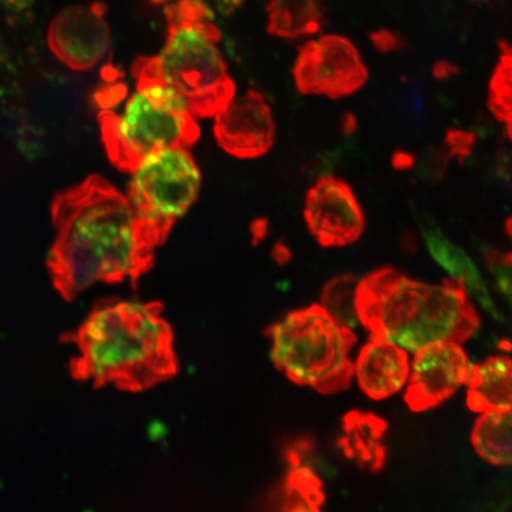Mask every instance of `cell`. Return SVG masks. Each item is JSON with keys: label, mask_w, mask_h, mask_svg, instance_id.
I'll return each instance as SVG.
<instances>
[{"label": "cell", "mask_w": 512, "mask_h": 512, "mask_svg": "<svg viewBox=\"0 0 512 512\" xmlns=\"http://www.w3.org/2000/svg\"><path fill=\"white\" fill-rule=\"evenodd\" d=\"M201 188V171L189 147H169L147 156L127 185L143 240L157 249L192 207Z\"/></svg>", "instance_id": "52a82bcc"}, {"label": "cell", "mask_w": 512, "mask_h": 512, "mask_svg": "<svg viewBox=\"0 0 512 512\" xmlns=\"http://www.w3.org/2000/svg\"><path fill=\"white\" fill-rule=\"evenodd\" d=\"M511 409L480 413L473 425L471 443L478 456L494 466H510Z\"/></svg>", "instance_id": "ac0fdd59"}, {"label": "cell", "mask_w": 512, "mask_h": 512, "mask_svg": "<svg viewBox=\"0 0 512 512\" xmlns=\"http://www.w3.org/2000/svg\"><path fill=\"white\" fill-rule=\"evenodd\" d=\"M415 157L412 153L396 151L392 158L393 168L399 171H408L415 166Z\"/></svg>", "instance_id": "83f0119b"}, {"label": "cell", "mask_w": 512, "mask_h": 512, "mask_svg": "<svg viewBox=\"0 0 512 512\" xmlns=\"http://www.w3.org/2000/svg\"><path fill=\"white\" fill-rule=\"evenodd\" d=\"M343 434L337 440L344 456L361 469L376 473L383 469L387 460L384 435L387 421L373 413L351 411L343 416Z\"/></svg>", "instance_id": "5bb4252c"}, {"label": "cell", "mask_w": 512, "mask_h": 512, "mask_svg": "<svg viewBox=\"0 0 512 512\" xmlns=\"http://www.w3.org/2000/svg\"><path fill=\"white\" fill-rule=\"evenodd\" d=\"M102 2L74 5L51 21L48 46L63 64L76 72H86L105 59L111 47V30Z\"/></svg>", "instance_id": "9c48e42d"}, {"label": "cell", "mask_w": 512, "mask_h": 512, "mask_svg": "<svg viewBox=\"0 0 512 512\" xmlns=\"http://www.w3.org/2000/svg\"><path fill=\"white\" fill-rule=\"evenodd\" d=\"M451 159L444 145L428 147L416 164V175L426 183L438 184L444 178Z\"/></svg>", "instance_id": "7402d4cb"}, {"label": "cell", "mask_w": 512, "mask_h": 512, "mask_svg": "<svg viewBox=\"0 0 512 512\" xmlns=\"http://www.w3.org/2000/svg\"><path fill=\"white\" fill-rule=\"evenodd\" d=\"M274 259L279 262L281 265L287 264L288 261L292 259V253L285 243L279 242L277 246H275L273 251Z\"/></svg>", "instance_id": "f546056e"}, {"label": "cell", "mask_w": 512, "mask_h": 512, "mask_svg": "<svg viewBox=\"0 0 512 512\" xmlns=\"http://www.w3.org/2000/svg\"><path fill=\"white\" fill-rule=\"evenodd\" d=\"M505 229H507L508 235L511 236V219H510V217L507 220V224H505Z\"/></svg>", "instance_id": "1f68e13d"}, {"label": "cell", "mask_w": 512, "mask_h": 512, "mask_svg": "<svg viewBox=\"0 0 512 512\" xmlns=\"http://www.w3.org/2000/svg\"><path fill=\"white\" fill-rule=\"evenodd\" d=\"M56 230L48 270L56 291L74 300L98 284H137L155 262L126 196L99 175L59 192L51 203Z\"/></svg>", "instance_id": "6da1fadb"}, {"label": "cell", "mask_w": 512, "mask_h": 512, "mask_svg": "<svg viewBox=\"0 0 512 512\" xmlns=\"http://www.w3.org/2000/svg\"><path fill=\"white\" fill-rule=\"evenodd\" d=\"M342 123L343 133L345 136H351V134H354L357 131V120L354 114H345Z\"/></svg>", "instance_id": "4dcf8cb0"}, {"label": "cell", "mask_w": 512, "mask_h": 512, "mask_svg": "<svg viewBox=\"0 0 512 512\" xmlns=\"http://www.w3.org/2000/svg\"><path fill=\"white\" fill-rule=\"evenodd\" d=\"M422 234L426 240L428 249L440 266L452 275V278L462 280L466 290L476 296L478 302L482 304L486 310L499 318L498 312L490 298L488 288H486L478 268L470 256L467 255L462 248L457 247L445 235L440 232L438 227L433 223L426 222L422 226Z\"/></svg>", "instance_id": "2e32d148"}, {"label": "cell", "mask_w": 512, "mask_h": 512, "mask_svg": "<svg viewBox=\"0 0 512 512\" xmlns=\"http://www.w3.org/2000/svg\"><path fill=\"white\" fill-rule=\"evenodd\" d=\"M485 262L495 275L499 290L510 300L511 296V254L499 252L496 248L484 249Z\"/></svg>", "instance_id": "603a6c76"}, {"label": "cell", "mask_w": 512, "mask_h": 512, "mask_svg": "<svg viewBox=\"0 0 512 512\" xmlns=\"http://www.w3.org/2000/svg\"><path fill=\"white\" fill-rule=\"evenodd\" d=\"M166 41L157 56L137 61L177 96L191 117H215L235 96V82L217 44L214 12L202 0H178L164 10Z\"/></svg>", "instance_id": "277c9868"}, {"label": "cell", "mask_w": 512, "mask_h": 512, "mask_svg": "<svg viewBox=\"0 0 512 512\" xmlns=\"http://www.w3.org/2000/svg\"><path fill=\"white\" fill-rule=\"evenodd\" d=\"M275 120L264 95L248 91L233 98L215 115L214 133L224 151L236 158L254 159L266 155L275 139Z\"/></svg>", "instance_id": "7c38bea8"}, {"label": "cell", "mask_w": 512, "mask_h": 512, "mask_svg": "<svg viewBox=\"0 0 512 512\" xmlns=\"http://www.w3.org/2000/svg\"><path fill=\"white\" fill-rule=\"evenodd\" d=\"M476 134L462 130H447L444 146L450 152L452 158H457L460 165L469 157L475 149Z\"/></svg>", "instance_id": "cb8c5ba5"}, {"label": "cell", "mask_w": 512, "mask_h": 512, "mask_svg": "<svg viewBox=\"0 0 512 512\" xmlns=\"http://www.w3.org/2000/svg\"><path fill=\"white\" fill-rule=\"evenodd\" d=\"M293 78L299 93L337 100L360 91L369 72L347 37L325 35L299 48Z\"/></svg>", "instance_id": "ba28073f"}, {"label": "cell", "mask_w": 512, "mask_h": 512, "mask_svg": "<svg viewBox=\"0 0 512 512\" xmlns=\"http://www.w3.org/2000/svg\"><path fill=\"white\" fill-rule=\"evenodd\" d=\"M360 278L352 273L337 275L323 287L320 294V306L337 320L351 328L358 318L356 312V290Z\"/></svg>", "instance_id": "ffe728a7"}, {"label": "cell", "mask_w": 512, "mask_h": 512, "mask_svg": "<svg viewBox=\"0 0 512 512\" xmlns=\"http://www.w3.org/2000/svg\"><path fill=\"white\" fill-rule=\"evenodd\" d=\"M304 217L313 238L325 248L352 245L366 228L354 191L331 175L320 177L307 192Z\"/></svg>", "instance_id": "30bf717a"}, {"label": "cell", "mask_w": 512, "mask_h": 512, "mask_svg": "<svg viewBox=\"0 0 512 512\" xmlns=\"http://www.w3.org/2000/svg\"><path fill=\"white\" fill-rule=\"evenodd\" d=\"M325 502L323 482L310 467L291 466L285 480L283 509L288 512H317Z\"/></svg>", "instance_id": "d6986e66"}, {"label": "cell", "mask_w": 512, "mask_h": 512, "mask_svg": "<svg viewBox=\"0 0 512 512\" xmlns=\"http://www.w3.org/2000/svg\"><path fill=\"white\" fill-rule=\"evenodd\" d=\"M265 335L272 344L275 368L298 386L332 395L347 390L354 380L350 354L357 336L322 306L313 304L288 313Z\"/></svg>", "instance_id": "8992f818"}, {"label": "cell", "mask_w": 512, "mask_h": 512, "mask_svg": "<svg viewBox=\"0 0 512 512\" xmlns=\"http://www.w3.org/2000/svg\"><path fill=\"white\" fill-rule=\"evenodd\" d=\"M267 32L294 40L317 34L322 27L323 9L319 0H268Z\"/></svg>", "instance_id": "e0dca14e"}, {"label": "cell", "mask_w": 512, "mask_h": 512, "mask_svg": "<svg viewBox=\"0 0 512 512\" xmlns=\"http://www.w3.org/2000/svg\"><path fill=\"white\" fill-rule=\"evenodd\" d=\"M501 57L492 74L489 85L488 107L499 123L507 126V137L511 140V70L512 54L508 41H499Z\"/></svg>", "instance_id": "44dd1931"}, {"label": "cell", "mask_w": 512, "mask_h": 512, "mask_svg": "<svg viewBox=\"0 0 512 512\" xmlns=\"http://www.w3.org/2000/svg\"><path fill=\"white\" fill-rule=\"evenodd\" d=\"M136 92L120 113L104 108L99 115L108 159L132 174L143 160L169 147H189L200 139V127L177 96L137 60L132 66Z\"/></svg>", "instance_id": "5b68a950"}, {"label": "cell", "mask_w": 512, "mask_h": 512, "mask_svg": "<svg viewBox=\"0 0 512 512\" xmlns=\"http://www.w3.org/2000/svg\"><path fill=\"white\" fill-rule=\"evenodd\" d=\"M466 406L471 412L508 411L512 408V366L509 356H490L470 364L465 382Z\"/></svg>", "instance_id": "9a60e30c"}, {"label": "cell", "mask_w": 512, "mask_h": 512, "mask_svg": "<svg viewBox=\"0 0 512 512\" xmlns=\"http://www.w3.org/2000/svg\"><path fill=\"white\" fill-rule=\"evenodd\" d=\"M460 73V69L456 64H452L448 61L440 60L433 64L432 74L434 79L439 81H446L453 78Z\"/></svg>", "instance_id": "4316f807"}, {"label": "cell", "mask_w": 512, "mask_h": 512, "mask_svg": "<svg viewBox=\"0 0 512 512\" xmlns=\"http://www.w3.org/2000/svg\"><path fill=\"white\" fill-rule=\"evenodd\" d=\"M338 157L339 153L337 151L324 152L322 155L313 158L311 162L305 166L304 172L310 178L328 175L338 162Z\"/></svg>", "instance_id": "484cf974"}, {"label": "cell", "mask_w": 512, "mask_h": 512, "mask_svg": "<svg viewBox=\"0 0 512 512\" xmlns=\"http://www.w3.org/2000/svg\"><path fill=\"white\" fill-rule=\"evenodd\" d=\"M209 0H206V3ZM211 3L215 6L217 10L221 12L222 15H232L234 11L238 10L240 6L245 2V0H210Z\"/></svg>", "instance_id": "f1b7e54d"}, {"label": "cell", "mask_w": 512, "mask_h": 512, "mask_svg": "<svg viewBox=\"0 0 512 512\" xmlns=\"http://www.w3.org/2000/svg\"><path fill=\"white\" fill-rule=\"evenodd\" d=\"M370 41L374 48L381 54L393 53V51H401L408 47L405 38L398 32L380 29L370 34Z\"/></svg>", "instance_id": "d4e9b609"}, {"label": "cell", "mask_w": 512, "mask_h": 512, "mask_svg": "<svg viewBox=\"0 0 512 512\" xmlns=\"http://www.w3.org/2000/svg\"><path fill=\"white\" fill-rule=\"evenodd\" d=\"M152 4L160 5L170 2V0H151Z\"/></svg>", "instance_id": "d6a6232c"}, {"label": "cell", "mask_w": 512, "mask_h": 512, "mask_svg": "<svg viewBox=\"0 0 512 512\" xmlns=\"http://www.w3.org/2000/svg\"><path fill=\"white\" fill-rule=\"evenodd\" d=\"M405 402L414 413L441 405L465 386L470 361L462 344L438 342L414 352Z\"/></svg>", "instance_id": "8fae6325"}, {"label": "cell", "mask_w": 512, "mask_h": 512, "mask_svg": "<svg viewBox=\"0 0 512 512\" xmlns=\"http://www.w3.org/2000/svg\"><path fill=\"white\" fill-rule=\"evenodd\" d=\"M411 363L405 349L381 337L371 336L354 362V377L368 398L380 401L406 386Z\"/></svg>", "instance_id": "4fadbf2b"}, {"label": "cell", "mask_w": 512, "mask_h": 512, "mask_svg": "<svg viewBox=\"0 0 512 512\" xmlns=\"http://www.w3.org/2000/svg\"><path fill=\"white\" fill-rule=\"evenodd\" d=\"M358 322L371 336L415 352L438 342L464 344L477 334L480 318L462 280L427 284L383 267L358 281Z\"/></svg>", "instance_id": "3957f363"}, {"label": "cell", "mask_w": 512, "mask_h": 512, "mask_svg": "<svg viewBox=\"0 0 512 512\" xmlns=\"http://www.w3.org/2000/svg\"><path fill=\"white\" fill-rule=\"evenodd\" d=\"M67 341L76 349L70 375L95 388L139 393L178 373L174 331L160 303L110 300L96 305Z\"/></svg>", "instance_id": "7a4b0ae2"}]
</instances>
